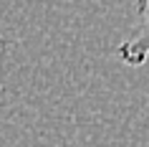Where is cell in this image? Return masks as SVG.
Instances as JSON below:
<instances>
[{
  "label": "cell",
  "mask_w": 149,
  "mask_h": 147,
  "mask_svg": "<svg viewBox=\"0 0 149 147\" xmlns=\"http://www.w3.org/2000/svg\"><path fill=\"white\" fill-rule=\"evenodd\" d=\"M136 3V18H134V33L119 46V58L126 66H141L149 58V0H134Z\"/></svg>",
  "instance_id": "cell-1"
}]
</instances>
